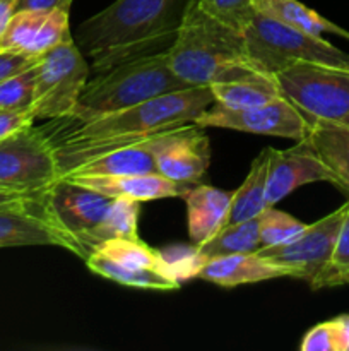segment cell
I'll list each match as a JSON object with an SVG mask.
<instances>
[{
  "label": "cell",
  "instance_id": "6da1fadb",
  "mask_svg": "<svg viewBox=\"0 0 349 351\" xmlns=\"http://www.w3.org/2000/svg\"><path fill=\"white\" fill-rule=\"evenodd\" d=\"M211 105H214L211 88L201 86L166 93L130 108L81 122L51 139L60 178L106 151L140 144L164 130L194 123Z\"/></svg>",
  "mask_w": 349,
  "mask_h": 351
},
{
  "label": "cell",
  "instance_id": "7a4b0ae2",
  "mask_svg": "<svg viewBox=\"0 0 349 351\" xmlns=\"http://www.w3.org/2000/svg\"><path fill=\"white\" fill-rule=\"evenodd\" d=\"M190 0H115L79 26V48L94 74L173 45Z\"/></svg>",
  "mask_w": 349,
  "mask_h": 351
},
{
  "label": "cell",
  "instance_id": "3957f363",
  "mask_svg": "<svg viewBox=\"0 0 349 351\" xmlns=\"http://www.w3.org/2000/svg\"><path fill=\"white\" fill-rule=\"evenodd\" d=\"M166 55L171 71L190 88L259 71L250 62L243 34L205 12L197 0L188 2Z\"/></svg>",
  "mask_w": 349,
  "mask_h": 351
},
{
  "label": "cell",
  "instance_id": "277c9868",
  "mask_svg": "<svg viewBox=\"0 0 349 351\" xmlns=\"http://www.w3.org/2000/svg\"><path fill=\"white\" fill-rule=\"evenodd\" d=\"M166 51L125 60L89 77L72 120L88 122L156 96L190 88L170 69Z\"/></svg>",
  "mask_w": 349,
  "mask_h": 351
},
{
  "label": "cell",
  "instance_id": "5b68a950",
  "mask_svg": "<svg viewBox=\"0 0 349 351\" xmlns=\"http://www.w3.org/2000/svg\"><path fill=\"white\" fill-rule=\"evenodd\" d=\"M246 53L253 67L277 74L300 62L349 69V53L325 38L313 36L257 12L242 31Z\"/></svg>",
  "mask_w": 349,
  "mask_h": 351
},
{
  "label": "cell",
  "instance_id": "8992f818",
  "mask_svg": "<svg viewBox=\"0 0 349 351\" xmlns=\"http://www.w3.org/2000/svg\"><path fill=\"white\" fill-rule=\"evenodd\" d=\"M89 77V62L68 33L60 43L38 57L33 105L36 119L72 120Z\"/></svg>",
  "mask_w": 349,
  "mask_h": 351
},
{
  "label": "cell",
  "instance_id": "52a82bcc",
  "mask_svg": "<svg viewBox=\"0 0 349 351\" xmlns=\"http://www.w3.org/2000/svg\"><path fill=\"white\" fill-rule=\"evenodd\" d=\"M283 95L310 120L349 127V69L300 62L276 74Z\"/></svg>",
  "mask_w": 349,
  "mask_h": 351
},
{
  "label": "cell",
  "instance_id": "ba28073f",
  "mask_svg": "<svg viewBox=\"0 0 349 351\" xmlns=\"http://www.w3.org/2000/svg\"><path fill=\"white\" fill-rule=\"evenodd\" d=\"M60 180L51 137L29 125L0 141V189L44 194Z\"/></svg>",
  "mask_w": 349,
  "mask_h": 351
},
{
  "label": "cell",
  "instance_id": "9c48e42d",
  "mask_svg": "<svg viewBox=\"0 0 349 351\" xmlns=\"http://www.w3.org/2000/svg\"><path fill=\"white\" fill-rule=\"evenodd\" d=\"M198 127L238 130V132L259 134V136L286 137L303 141L310 129V119L294 106L286 96L272 99L260 106L233 110L221 105H211L195 119Z\"/></svg>",
  "mask_w": 349,
  "mask_h": 351
},
{
  "label": "cell",
  "instance_id": "30bf717a",
  "mask_svg": "<svg viewBox=\"0 0 349 351\" xmlns=\"http://www.w3.org/2000/svg\"><path fill=\"white\" fill-rule=\"evenodd\" d=\"M348 208L349 201L331 215L315 221L313 225H307L300 235L287 243L262 247L257 250V254L269 263L283 267L287 278L303 280L310 285L331 257Z\"/></svg>",
  "mask_w": 349,
  "mask_h": 351
},
{
  "label": "cell",
  "instance_id": "8fae6325",
  "mask_svg": "<svg viewBox=\"0 0 349 351\" xmlns=\"http://www.w3.org/2000/svg\"><path fill=\"white\" fill-rule=\"evenodd\" d=\"M146 147L153 154L157 173L181 185L198 184L211 163L209 137L197 123L164 130L146 141Z\"/></svg>",
  "mask_w": 349,
  "mask_h": 351
},
{
  "label": "cell",
  "instance_id": "7c38bea8",
  "mask_svg": "<svg viewBox=\"0 0 349 351\" xmlns=\"http://www.w3.org/2000/svg\"><path fill=\"white\" fill-rule=\"evenodd\" d=\"M112 197L92 189L60 178L44 192L43 206L48 215L82 245L105 216ZM84 249V247H82ZM86 250V249H84ZM88 254V252H86Z\"/></svg>",
  "mask_w": 349,
  "mask_h": 351
},
{
  "label": "cell",
  "instance_id": "4fadbf2b",
  "mask_svg": "<svg viewBox=\"0 0 349 351\" xmlns=\"http://www.w3.org/2000/svg\"><path fill=\"white\" fill-rule=\"evenodd\" d=\"M269 151V165H267L266 182V206H276L286 195L313 182H331L335 185L334 175L322 163L307 141H298L296 146L289 149Z\"/></svg>",
  "mask_w": 349,
  "mask_h": 351
},
{
  "label": "cell",
  "instance_id": "5bb4252c",
  "mask_svg": "<svg viewBox=\"0 0 349 351\" xmlns=\"http://www.w3.org/2000/svg\"><path fill=\"white\" fill-rule=\"evenodd\" d=\"M50 245L68 250L86 261L81 243L47 213L43 202L31 208L0 209V249Z\"/></svg>",
  "mask_w": 349,
  "mask_h": 351
},
{
  "label": "cell",
  "instance_id": "9a60e30c",
  "mask_svg": "<svg viewBox=\"0 0 349 351\" xmlns=\"http://www.w3.org/2000/svg\"><path fill=\"white\" fill-rule=\"evenodd\" d=\"M68 33V10H16L0 38V50L38 58Z\"/></svg>",
  "mask_w": 349,
  "mask_h": 351
},
{
  "label": "cell",
  "instance_id": "2e32d148",
  "mask_svg": "<svg viewBox=\"0 0 349 351\" xmlns=\"http://www.w3.org/2000/svg\"><path fill=\"white\" fill-rule=\"evenodd\" d=\"M194 276L222 288H235L242 287V285L287 278V274L283 267L269 263L257 252H252L204 259Z\"/></svg>",
  "mask_w": 349,
  "mask_h": 351
},
{
  "label": "cell",
  "instance_id": "e0dca14e",
  "mask_svg": "<svg viewBox=\"0 0 349 351\" xmlns=\"http://www.w3.org/2000/svg\"><path fill=\"white\" fill-rule=\"evenodd\" d=\"M67 180L92 189L108 197H127L139 202L159 201L166 197H183L192 185L171 182L159 173L116 175V177H67Z\"/></svg>",
  "mask_w": 349,
  "mask_h": 351
},
{
  "label": "cell",
  "instance_id": "ac0fdd59",
  "mask_svg": "<svg viewBox=\"0 0 349 351\" xmlns=\"http://www.w3.org/2000/svg\"><path fill=\"white\" fill-rule=\"evenodd\" d=\"M181 199L187 204L188 235L195 247L204 245L228 225L233 192L195 184Z\"/></svg>",
  "mask_w": 349,
  "mask_h": 351
},
{
  "label": "cell",
  "instance_id": "d6986e66",
  "mask_svg": "<svg viewBox=\"0 0 349 351\" xmlns=\"http://www.w3.org/2000/svg\"><path fill=\"white\" fill-rule=\"evenodd\" d=\"M209 88L214 96L216 105L233 110L266 105L272 99L284 96L276 74L263 71L245 72L236 77L214 82Z\"/></svg>",
  "mask_w": 349,
  "mask_h": 351
},
{
  "label": "cell",
  "instance_id": "ffe728a7",
  "mask_svg": "<svg viewBox=\"0 0 349 351\" xmlns=\"http://www.w3.org/2000/svg\"><path fill=\"white\" fill-rule=\"evenodd\" d=\"M305 141L334 175L335 187L349 194V127L324 120H310Z\"/></svg>",
  "mask_w": 349,
  "mask_h": 351
},
{
  "label": "cell",
  "instance_id": "44dd1931",
  "mask_svg": "<svg viewBox=\"0 0 349 351\" xmlns=\"http://www.w3.org/2000/svg\"><path fill=\"white\" fill-rule=\"evenodd\" d=\"M149 141V139H147ZM157 173L156 163L146 147V141L133 146L118 147V149L106 151L99 156L91 158L84 163L72 168L67 177H116V175H144Z\"/></svg>",
  "mask_w": 349,
  "mask_h": 351
},
{
  "label": "cell",
  "instance_id": "7402d4cb",
  "mask_svg": "<svg viewBox=\"0 0 349 351\" xmlns=\"http://www.w3.org/2000/svg\"><path fill=\"white\" fill-rule=\"evenodd\" d=\"M257 12L269 16L279 23L300 29L303 33L322 36L324 33L339 34L349 40V31L342 29L341 26L334 24L332 21L325 19L313 9L307 7L298 0H255Z\"/></svg>",
  "mask_w": 349,
  "mask_h": 351
},
{
  "label": "cell",
  "instance_id": "603a6c76",
  "mask_svg": "<svg viewBox=\"0 0 349 351\" xmlns=\"http://www.w3.org/2000/svg\"><path fill=\"white\" fill-rule=\"evenodd\" d=\"M91 252H98L122 266L133 269H151L180 280L177 269L159 250L151 249L140 239H112L98 243Z\"/></svg>",
  "mask_w": 349,
  "mask_h": 351
},
{
  "label": "cell",
  "instance_id": "cb8c5ba5",
  "mask_svg": "<svg viewBox=\"0 0 349 351\" xmlns=\"http://www.w3.org/2000/svg\"><path fill=\"white\" fill-rule=\"evenodd\" d=\"M140 202L127 197H115L109 202L105 216L89 235L82 239L86 252H91L98 243L112 239H139Z\"/></svg>",
  "mask_w": 349,
  "mask_h": 351
},
{
  "label": "cell",
  "instance_id": "d4e9b609",
  "mask_svg": "<svg viewBox=\"0 0 349 351\" xmlns=\"http://www.w3.org/2000/svg\"><path fill=\"white\" fill-rule=\"evenodd\" d=\"M88 264L89 271L99 276L106 278L109 281L123 285V287L142 288V290H159L171 291L180 288V280L173 276H166L163 273L151 269H133V267L122 266L108 257L101 256L98 252H89L84 261Z\"/></svg>",
  "mask_w": 349,
  "mask_h": 351
},
{
  "label": "cell",
  "instance_id": "484cf974",
  "mask_svg": "<svg viewBox=\"0 0 349 351\" xmlns=\"http://www.w3.org/2000/svg\"><path fill=\"white\" fill-rule=\"evenodd\" d=\"M267 165H269V151L266 149L253 160L250 171L246 173L243 184L233 192L231 208H229L228 225L246 221L257 218L266 206V182Z\"/></svg>",
  "mask_w": 349,
  "mask_h": 351
},
{
  "label": "cell",
  "instance_id": "4316f807",
  "mask_svg": "<svg viewBox=\"0 0 349 351\" xmlns=\"http://www.w3.org/2000/svg\"><path fill=\"white\" fill-rule=\"evenodd\" d=\"M260 247L262 243H260V226L257 216L246 221L226 225L204 245L195 247V252L204 261L218 256H231V254H252L257 252Z\"/></svg>",
  "mask_w": 349,
  "mask_h": 351
},
{
  "label": "cell",
  "instance_id": "83f0119b",
  "mask_svg": "<svg viewBox=\"0 0 349 351\" xmlns=\"http://www.w3.org/2000/svg\"><path fill=\"white\" fill-rule=\"evenodd\" d=\"M342 285H349V208L337 233L331 257L324 269L311 281L310 288L322 290V288H334Z\"/></svg>",
  "mask_w": 349,
  "mask_h": 351
},
{
  "label": "cell",
  "instance_id": "f1b7e54d",
  "mask_svg": "<svg viewBox=\"0 0 349 351\" xmlns=\"http://www.w3.org/2000/svg\"><path fill=\"white\" fill-rule=\"evenodd\" d=\"M36 64L0 82V110L3 112H34Z\"/></svg>",
  "mask_w": 349,
  "mask_h": 351
},
{
  "label": "cell",
  "instance_id": "f546056e",
  "mask_svg": "<svg viewBox=\"0 0 349 351\" xmlns=\"http://www.w3.org/2000/svg\"><path fill=\"white\" fill-rule=\"evenodd\" d=\"M259 226L260 243H262V247H274L281 245V243H287L307 228V225L301 223L300 219L293 218L287 213L279 211L274 206L266 208L260 213Z\"/></svg>",
  "mask_w": 349,
  "mask_h": 351
},
{
  "label": "cell",
  "instance_id": "4dcf8cb0",
  "mask_svg": "<svg viewBox=\"0 0 349 351\" xmlns=\"http://www.w3.org/2000/svg\"><path fill=\"white\" fill-rule=\"evenodd\" d=\"M198 5L242 33L246 24L255 16V0H197Z\"/></svg>",
  "mask_w": 349,
  "mask_h": 351
},
{
  "label": "cell",
  "instance_id": "1f68e13d",
  "mask_svg": "<svg viewBox=\"0 0 349 351\" xmlns=\"http://www.w3.org/2000/svg\"><path fill=\"white\" fill-rule=\"evenodd\" d=\"M301 351H341V336L335 319L320 322L303 336Z\"/></svg>",
  "mask_w": 349,
  "mask_h": 351
},
{
  "label": "cell",
  "instance_id": "d6a6232c",
  "mask_svg": "<svg viewBox=\"0 0 349 351\" xmlns=\"http://www.w3.org/2000/svg\"><path fill=\"white\" fill-rule=\"evenodd\" d=\"M36 62L38 58L34 57H27V55L14 53V51L0 50V82L12 77V75L19 74V72L26 71V69L33 67Z\"/></svg>",
  "mask_w": 349,
  "mask_h": 351
},
{
  "label": "cell",
  "instance_id": "836d02e7",
  "mask_svg": "<svg viewBox=\"0 0 349 351\" xmlns=\"http://www.w3.org/2000/svg\"><path fill=\"white\" fill-rule=\"evenodd\" d=\"M34 120H36L34 112H3L0 110V141L24 127L33 125Z\"/></svg>",
  "mask_w": 349,
  "mask_h": 351
},
{
  "label": "cell",
  "instance_id": "e575fe53",
  "mask_svg": "<svg viewBox=\"0 0 349 351\" xmlns=\"http://www.w3.org/2000/svg\"><path fill=\"white\" fill-rule=\"evenodd\" d=\"M44 194H27V192L2 191L0 189V209H16V208H31V206L41 204Z\"/></svg>",
  "mask_w": 349,
  "mask_h": 351
},
{
  "label": "cell",
  "instance_id": "d590c367",
  "mask_svg": "<svg viewBox=\"0 0 349 351\" xmlns=\"http://www.w3.org/2000/svg\"><path fill=\"white\" fill-rule=\"evenodd\" d=\"M72 0H17L16 10H68L70 12Z\"/></svg>",
  "mask_w": 349,
  "mask_h": 351
},
{
  "label": "cell",
  "instance_id": "8d00e7d4",
  "mask_svg": "<svg viewBox=\"0 0 349 351\" xmlns=\"http://www.w3.org/2000/svg\"><path fill=\"white\" fill-rule=\"evenodd\" d=\"M16 5L17 0H0V38H2L12 14L16 12Z\"/></svg>",
  "mask_w": 349,
  "mask_h": 351
},
{
  "label": "cell",
  "instance_id": "74e56055",
  "mask_svg": "<svg viewBox=\"0 0 349 351\" xmlns=\"http://www.w3.org/2000/svg\"><path fill=\"white\" fill-rule=\"evenodd\" d=\"M341 336V351H349V314L335 317Z\"/></svg>",
  "mask_w": 349,
  "mask_h": 351
}]
</instances>
